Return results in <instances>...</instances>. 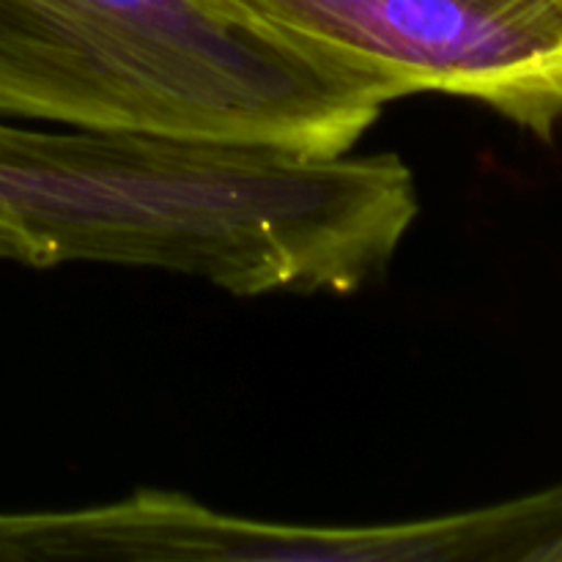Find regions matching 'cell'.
Listing matches in <instances>:
<instances>
[{
    "label": "cell",
    "instance_id": "obj_1",
    "mask_svg": "<svg viewBox=\"0 0 562 562\" xmlns=\"http://www.w3.org/2000/svg\"><path fill=\"white\" fill-rule=\"evenodd\" d=\"M393 93L234 0H0V115L346 154Z\"/></svg>",
    "mask_w": 562,
    "mask_h": 562
},
{
    "label": "cell",
    "instance_id": "obj_2",
    "mask_svg": "<svg viewBox=\"0 0 562 562\" xmlns=\"http://www.w3.org/2000/svg\"><path fill=\"white\" fill-rule=\"evenodd\" d=\"M562 562V483L530 497L395 525H285L176 492L0 514V562Z\"/></svg>",
    "mask_w": 562,
    "mask_h": 562
},
{
    "label": "cell",
    "instance_id": "obj_3",
    "mask_svg": "<svg viewBox=\"0 0 562 562\" xmlns=\"http://www.w3.org/2000/svg\"><path fill=\"white\" fill-rule=\"evenodd\" d=\"M283 38L382 82L453 93L541 140L562 124V0H234Z\"/></svg>",
    "mask_w": 562,
    "mask_h": 562
},
{
    "label": "cell",
    "instance_id": "obj_4",
    "mask_svg": "<svg viewBox=\"0 0 562 562\" xmlns=\"http://www.w3.org/2000/svg\"><path fill=\"white\" fill-rule=\"evenodd\" d=\"M0 261L25 263V250H22L20 241H16L5 228H0Z\"/></svg>",
    "mask_w": 562,
    "mask_h": 562
}]
</instances>
